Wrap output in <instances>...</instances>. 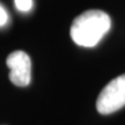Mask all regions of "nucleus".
I'll use <instances>...</instances> for the list:
<instances>
[{
  "instance_id": "39448f33",
  "label": "nucleus",
  "mask_w": 125,
  "mask_h": 125,
  "mask_svg": "<svg viewBox=\"0 0 125 125\" xmlns=\"http://www.w3.org/2000/svg\"><path fill=\"white\" fill-rule=\"evenodd\" d=\"M7 21H8V14L6 12V9L0 5V27L5 26Z\"/></svg>"
},
{
  "instance_id": "f257e3e1",
  "label": "nucleus",
  "mask_w": 125,
  "mask_h": 125,
  "mask_svg": "<svg viewBox=\"0 0 125 125\" xmlns=\"http://www.w3.org/2000/svg\"><path fill=\"white\" fill-rule=\"evenodd\" d=\"M110 26L111 21L105 12L90 9L75 18L70 34L75 44L83 48H93L110 30Z\"/></svg>"
},
{
  "instance_id": "20e7f679",
  "label": "nucleus",
  "mask_w": 125,
  "mask_h": 125,
  "mask_svg": "<svg viewBox=\"0 0 125 125\" xmlns=\"http://www.w3.org/2000/svg\"><path fill=\"white\" fill-rule=\"evenodd\" d=\"M14 2L20 12H29L32 8V0H14Z\"/></svg>"
},
{
  "instance_id": "f03ea898",
  "label": "nucleus",
  "mask_w": 125,
  "mask_h": 125,
  "mask_svg": "<svg viewBox=\"0 0 125 125\" xmlns=\"http://www.w3.org/2000/svg\"><path fill=\"white\" fill-rule=\"evenodd\" d=\"M125 105V74L115 78L100 93L96 109L100 114L108 115Z\"/></svg>"
},
{
  "instance_id": "7ed1b4c3",
  "label": "nucleus",
  "mask_w": 125,
  "mask_h": 125,
  "mask_svg": "<svg viewBox=\"0 0 125 125\" xmlns=\"http://www.w3.org/2000/svg\"><path fill=\"white\" fill-rule=\"evenodd\" d=\"M9 67V80L15 86L26 87L31 80V60L24 51H14L6 60Z\"/></svg>"
}]
</instances>
